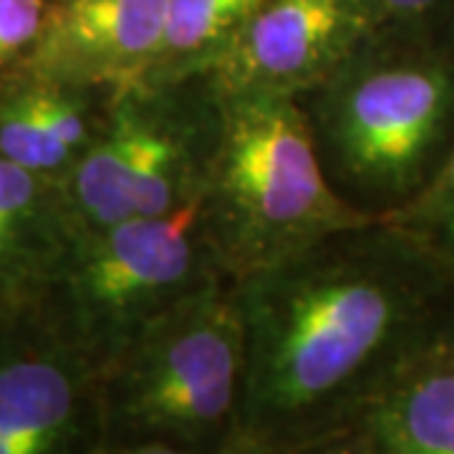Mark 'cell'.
Masks as SVG:
<instances>
[{"mask_svg": "<svg viewBox=\"0 0 454 454\" xmlns=\"http://www.w3.org/2000/svg\"><path fill=\"white\" fill-rule=\"evenodd\" d=\"M262 0H167L162 49L152 76L210 71Z\"/></svg>", "mask_w": 454, "mask_h": 454, "instance_id": "13", "label": "cell"}, {"mask_svg": "<svg viewBox=\"0 0 454 454\" xmlns=\"http://www.w3.org/2000/svg\"><path fill=\"white\" fill-rule=\"evenodd\" d=\"M381 220L411 232L454 260V149L417 195Z\"/></svg>", "mask_w": 454, "mask_h": 454, "instance_id": "14", "label": "cell"}, {"mask_svg": "<svg viewBox=\"0 0 454 454\" xmlns=\"http://www.w3.org/2000/svg\"><path fill=\"white\" fill-rule=\"evenodd\" d=\"M376 26L439 28L454 23V0H364Z\"/></svg>", "mask_w": 454, "mask_h": 454, "instance_id": "16", "label": "cell"}, {"mask_svg": "<svg viewBox=\"0 0 454 454\" xmlns=\"http://www.w3.org/2000/svg\"><path fill=\"white\" fill-rule=\"evenodd\" d=\"M116 89L23 64L0 74V157L64 179L97 139Z\"/></svg>", "mask_w": 454, "mask_h": 454, "instance_id": "12", "label": "cell"}, {"mask_svg": "<svg viewBox=\"0 0 454 454\" xmlns=\"http://www.w3.org/2000/svg\"><path fill=\"white\" fill-rule=\"evenodd\" d=\"M227 278L200 197L82 232L46 306L104 369L164 313Z\"/></svg>", "mask_w": 454, "mask_h": 454, "instance_id": "6", "label": "cell"}, {"mask_svg": "<svg viewBox=\"0 0 454 454\" xmlns=\"http://www.w3.org/2000/svg\"><path fill=\"white\" fill-rule=\"evenodd\" d=\"M373 28L364 0H262L207 74L225 91L301 97Z\"/></svg>", "mask_w": 454, "mask_h": 454, "instance_id": "8", "label": "cell"}, {"mask_svg": "<svg viewBox=\"0 0 454 454\" xmlns=\"http://www.w3.org/2000/svg\"><path fill=\"white\" fill-rule=\"evenodd\" d=\"M167 0H56L28 66L71 82L121 89L152 76Z\"/></svg>", "mask_w": 454, "mask_h": 454, "instance_id": "10", "label": "cell"}, {"mask_svg": "<svg viewBox=\"0 0 454 454\" xmlns=\"http://www.w3.org/2000/svg\"><path fill=\"white\" fill-rule=\"evenodd\" d=\"M325 454H454V316L384 373Z\"/></svg>", "mask_w": 454, "mask_h": 454, "instance_id": "9", "label": "cell"}, {"mask_svg": "<svg viewBox=\"0 0 454 454\" xmlns=\"http://www.w3.org/2000/svg\"><path fill=\"white\" fill-rule=\"evenodd\" d=\"M79 235L61 179L0 157V325L46 309Z\"/></svg>", "mask_w": 454, "mask_h": 454, "instance_id": "11", "label": "cell"}, {"mask_svg": "<svg viewBox=\"0 0 454 454\" xmlns=\"http://www.w3.org/2000/svg\"><path fill=\"white\" fill-rule=\"evenodd\" d=\"M0 454H104L101 366L49 306L0 325Z\"/></svg>", "mask_w": 454, "mask_h": 454, "instance_id": "7", "label": "cell"}, {"mask_svg": "<svg viewBox=\"0 0 454 454\" xmlns=\"http://www.w3.org/2000/svg\"><path fill=\"white\" fill-rule=\"evenodd\" d=\"M235 283L245 391L232 454H325L384 373L454 316V260L381 217Z\"/></svg>", "mask_w": 454, "mask_h": 454, "instance_id": "1", "label": "cell"}, {"mask_svg": "<svg viewBox=\"0 0 454 454\" xmlns=\"http://www.w3.org/2000/svg\"><path fill=\"white\" fill-rule=\"evenodd\" d=\"M298 98L331 184L348 205L384 217L454 149V35L376 26Z\"/></svg>", "mask_w": 454, "mask_h": 454, "instance_id": "2", "label": "cell"}, {"mask_svg": "<svg viewBox=\"0 0 454 454\" xmlns=\"http://www.w3.org/2000/svg\"><path fill=\"white\" fill-rule=\"evenodd\" d=\"M53 5L56 0H0V74L31 61Z\"/></svg>", "mask_w": 454, "mask_h": 454, "instance_id": "15", "label": "cell"}, {"mask_svg": "<svg viewBox=\"0 0 454 454\" xmlns=\"http://www.w3.org/2000/svg\"><path fill=\"white\" fill-rule=\"evenodd\" d=\"M220 127L223 97L207 71L146 76L116 89L97 139L61 179L79 230L200 200Z\"/></svg>", "mask_w": 454, "mask_h": 454, "instance_id": "5", "label": "cell"}, {"mask_svg": "<svg viewBox=\"0 0 454 454\" xmlns=\"http://www.w3.org/2000/svg\"><path fill=\"white\" fill-rule=\"evenodd\" d=\"M220 97L223 127L202 212L212 245L235 280L331 232L376 220L331 184L301 98L225 89Z\"/></svg>", "mask_w": 454, "mask_h": 454, "instance_id": "4", "label": "cell"}, {"mask_svg": "<svg viewBox=\"0 0 454 454\" xmlns=\"http://www.w3.org/2000/svg\"><path fill=\"white\" fill-rule=\"evenodd\" d=\"M243 391L245 321L227 278L104 364V454H232Z\"/></svg>", "mask_w": 454, "mask_h": 454, "instance_id": "3", "label": "cell"}, {"mask_svg": "<svg viewBox=\"0 0 454 454\" xmlns=\"http://www.w3.org/2000/svg\"><path fill=\"white\" fill-rule=\"evenodd\" d=\"M447 33H450V35H454V23H452V26H450V28H447Z\"/></svg>", "mask_w": 454, "mask_h": 454, "instance_id": "17", "label": "cell"}]
</instances>
